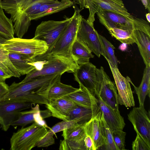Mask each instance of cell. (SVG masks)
Masks as SVG:
<instances>
[{"label": "cell", "mask_w": 150, "mask_h": 150, "mask_svg": "<svg viewBox=\"0 0 150 150\" xmlns=\"http://www.w3.org/2000/svg\"><path fill=\"white\" fill-rule=\"evenodd\" d=\"M0 0V36L7 40L14 38V30L13 22L5 14Z\"/></svg>", "instance_id": "obj_27"}, {"label": "cell", "mask_w": 150, "mask_h": 150, "mask_svg": "<svg viewBox=\"0 0 150 150\" xmlns=\"http://www.w3.org/2000/svg\"><path fill=\"white\" fill-rule=\"evenodd\" d=\"M135 43L146 66H150V36L139 30H134Z\"/></svg>", "instance_id": "obj_24"}, {"label": "cell", "mask_w": 150, "mask_h": 150, "mask_svg": "<svg viewBox=\"0 0 150 150\" xmlns=\"http://www.w3.org/2000/svg\"><path fill=\"white\" fill-rule=\"evenodd\" d=\"M84 125L76 124L74 126L63 131L59 149L63 150H86L84 139L86 134Z\"/></svg>", "instance_id": "obj_14"}, {"label": "cell", "mask_w": 150, "mask_h": 150, "mask_svg": "<svg viewBox=\"0 0 150 150\" xmlns=\"http://www.w3.org/2000/svg\"><path fill=\"white\" fill-rule=\"evenodd\" d=\"M102 52V55L109 60L116 67L118 68V61L115 56L113 45L105 37L99 34Z\"/></svg>", "instance_id": "obj_30"}, {"label": "cell", "mask_w": 150, "mask_h": 150, "mask_svg": "<svg viewBox=\"0 0 150 150\" xmlns=\"http://www.w3.org/2000/svg\"><path fill=\"white\" fill-rule=\"evenodd\" d=\"M72 57L79 65L87 63L94 56L86 46L75 39L71 48Z\"/></svg>", "instance_id": "obj_26"}, {"label": "cell", "mask_w": 150, "mask_h": 150, "mask_svg": "<svg viewBox=\"0 0 150 150\" xmlns=\"http://www.w3.org/2000/svg\"><path fill=\"white\" fill-rule=\"evenodd\" d=\"M33 103L4 99L0 100V125L6 131L11 124L18 118L20 112L32 108Z\"/></svg>", "instance_id": "obj_11"}, {"label": "cell", "mask_w": 150, "mask_h": 150, "mask_svg": "<svg viewBox=\"0 0 150 150\" xmlns=\"http://www.w3.org/2000/svg\"><path fill=\"white\" fill-rule=\"evenodd\" d=\"M76 105L91 109L97 114L100 112L98 99L85 88L79 86L77 91L66 96Z\"/></svg>", "instance_id": "obj_18"}, {"label": "cell", "mask_w": 150, "mask_h": 150, "mask_svg": "<svg viewBox=\"0 0 150 150\" xmlns=\"http://www.w3.org/2000/svg\"><path fill=\"white\" fill-rule=\"evenodd\" d=\"M6 99L27 102L34 104L46 105L48 103V100L42 96L33 92L24 93Z\"/></svg>", "instance_id": "obj_33"}, {"label": "cell", "mask_w": 150, "mask_h": 150, "mask_svg": "<svg viewBox=\"0 0 150 150\" xmlns=\"http://www.w3.org/2000/svg\"><path fill=\"white\" fill-rule=\"evenodd\" d=\"M146 16L147 21L149 23H150V13H148L146 14Z\"/></svg>", "instance_id": "obj_44"}, {"label": "cell", "mask_w": 150, "mask_h": 150, "mask_svg": "<svg viewBox=\"0 0 150 150\" xmlns=\"http://www.w3.org/2000/svg\"><path fill=\"white\" fill-rule=\"evenodd\" d=\"M45 105L52 116L65 121L70 120L71 112L76 105L65 96L50 100Z\"/></svg>", "instance_id": "obj_17"}, {"label": "cell", "mask_w": 150, "mask_h": 150, "mask_svg": "<svg viewBox=\"0 0 150 150\" xmlns=\"http://www.w3.org/2000/svg\"><path fill=\"white\" fill-rule=\"evenodd\" d=\"M100 110L104 119L112 132L118 130H123L125 125L123 117L120 111L113 109L104 103L99 95L96 96Z\"/></svg>", "instance_id": "obj_19"}, {"label": "cell", "mask_w": 150, "mask_h": 150, "mask_svg": "<svg viewBox=\"0 0 150 150\" xmlns=\"http://www.w3.org/2000/svg\"><path fill=\"white\" fill-rule=\"evenodd\" d=\"M9 52L0 43V61L11 71L13 77H19L21 75L11 63L8 57Z\"/></svg>", "instance_id": "obj_34"}, {"label": "cell", "mask_w": 150, "mask_h": 150, "mask_svg": "<svg viewBox=\"0 0 150 150\" xmlns=\"http://www.w3.org/2000/svg\"><path fill=\"white\" fill-rule=\"evenodd\" d=\"M102 112L100 111L89 121L84 125L86 134L92 139L96 150L103 146L104 138L103 135L100 119Z\"/></svg>", "instance_id": "obj_20"}, {"label": "cell", "mask_w": 150, "mask_h": 150, "mask_svg": "<svg viewBox=\"0 0 150 150\" xmlns=\"http://www.w3.org/2000/svg\"><path fill=\"white\" fill-rule=\"evenodd\" d=\"M128 118L132 123L137 133L150 144V112H147L144 105L134 107L128 114Z\"/></svg>", "instance_id": "obj_15"}, {"label": "cell", "mask_w": 150, "mask_h": 150, "mask_svg": "<svg viewBox=\"0 0 150 150\" xmlns=\"http://www.w3.org/2000/svg\"><path fill=\"white\" fill-rule=\"evenodd\" d=\"M34 65L40 67L35 68L27 74L20 82L24 83L39 77L53 75H62L66 72L74 73L79 65L71 56L59 54L47 55L33 59Z\"/></svg>", "instance_id": "obj_1"}, {"label": "cell", "mask_w": 150, "mask_h": 150, "mask_svg": "<svg viewBox=\"0 0 150 150\" xmlns=\"http://www.w3.org/2000/svg\"><path fill=\"white\" fill-rule=\"evenodd\" d=\"M3 46L9 53H17L27 55L32 58L45 53L48 47L44 41L35 39L14 38L7 40Z\"/></svg>", "instance_id": "obj_8"}, {"label": "cell", "mask_w": 150, "mask_h": 150, "mask_svg": "<svg viewBox=\"0 0 150 150\" xmlns=\"http://www.w3.org/2000/svg\"><path fill=\"white\" fill-rule=\"evenodd\" d=\"M129 80L134 87L138 97L139 105H144L146 96L150 97V66H146L141 83L138 87L134 85L129 78Z\"/></svg>", "instance_id": "obj_25"}, {"label": "cell", "mask_w": 150, "mask_h": 150, "mask_svg": "<svg viewBox=\"0 0 150 150\" xmlns=\"http://www.w3.org/2000/svg\"><path fill=\"white\" fill-rule=\"evenodd\" d=\"M54 134L48 130L38 142L36 146L38 147H48L55 143Z\"/></svg>", "instance_id": "obj_37"}, {"label": "cell", "mask_w": 150, "mask_h": 150, "mask_svg": "<svg viewBox=\"0 0 150 150\" xmlns=\"http://www.w3.org/2000/svg\"><path fill=\"white\" fill-rule=\"evenodd\" d=\"M0 68L11 77L13 76V74L0 61Z\"/></svg>", "instance_id": "obj_42"}, {"label": "cell", "mask_w": 150, "mask_h": 150, "mask_svg": "<svg viewBox=\"0 0 150 150\" xmlns=\"http://www.w3.org/2000/svg\"></svg>", "instance_id": "obj_47"}, {"label": "cell", "mask_w": 150, "mask_h": 150, "mask_svg": "<svg viewBox=\"0 0 150 150\" xmlns=\"http://www.w3.org/2000/svg\"><path fill=\"white\" fill-rule=\"evenodd\" d=\"M100 122L102 132L104 138L103 145L104 146L105 149L119 150L114 141L112 132L105 122L102 112Z\"/></svg>", "instance_id": "obj_32"}, {"label": "cell", "mask_w": 150, "mask_h": 150, "mask_svg": "<svg viewBox=\"0 0 150 150\" xmlns=\"http://www.w3.org/2000/svg\"><path fill=\"white\" fill-rule=\"evenodd\" d=\"M8 87L5 82H0V100L8 92Z\"/></svg>", "instance_id": "obj_40"}, {"label": "cell", "mask_w": 150, "mask_h": 150, "mask_svg": "<svg viewBox=\"0 0 150 150\" xmlns=\"http://www.w3.org/2000/svg\"><path fill=\"white\" fill-rule=\"evenodd\" d=\"M96 12L99 22L105 28L115 27L129 31L139 30L150 36V23L143 19L134 16L129 18L100 8Z\"/></svg>", "instance_id": "obj_2"}, {"label": "cell", "mask_w": 150, "mask_h": 150, "mask_svg": "<svg viewBox=\"0 0 150 150\" xmlns=\"http://www.w3.org/2000/svg\"><path fill=\"white\" fill-rule=\"evenodd\" d=\"M84 141L86 150H96L93 141L89 135L86 134Z\"/></svg>", "instance_id": "obj_39"}, {"label": "cell", "mask_w": 150, "mask_h": 150, "mask_svg": "<svg viewBox=\"0 0 150 150\" xmlns=\"http://www.w3.org/2000/svg\"><path fill=\"white\" fill-rule=\"evenodd\" d=\"M137 135L135 139L132 142L133 150H150V144L147 143L139 134Z\"/></svg>", "instance_id": "obj_38"}, {"label": "cell", "mask_w": 150, "mask_h": 150, "mask_svg": "<svg viewBox=\"0 0 150 150\" xmlns=\"http://www.w3.org/2000/svg\"><path fill=\"white\" fill-rule=\"evenodd\" d=\"M47 128L34 122L14 132L10 139L11 150H30L47 132Z\"/></svg>", "instance_id": "obj_4"}, {"label": "cell", "mask_w": 150, "mask_h": 150, "mask_svg": "<svg viewBox=\"0 0 150 150\" xmlns=\"http://www.w3.org/2000/svg\"><path fill=\"white\" fill-rule=\"evenodd\" d=\"M61 76H59L47 89L40 95L49 101L65 96L78 90L70 85L61 83Z\"/></svg>", "instance_id": "obj_21"}, {"label": "cell", "mask_w": 150, "mask_h": 150, "mask_svg": "<svg viewBox=\"0 0 150 150\" xmlns=\"http://www.w3.org/2000/svg\"><path fill=\"white\" fill-rule=\"evenodd\" d=\"M76 39L98 57L102 55L99 34L94 25H91L82 16L79 21Z\"/></svg>", "instance_id": "obj_10"}, {"label": "cell", "mask_w": 150, "mask_h": 150, "mask_svg": "<svg viewBox=\"0 0 150 150\" xmlns=\"http://www.w3.org/2000/svg\"><path fill=\"white\" fill-rule=\"evenodd\" d=\"M106 28L112 36L122 43L129 45L135 43L134 30L129 31L115 27Z\"/></svg>", "instance_id": "obj_29"}, {"label": "cell", "mask_w": 150, "mask_h": 150, "mask_svg": "<svg viewBox=\"0 0 150 150\" xmlns=\"http://www.w3.org/2000/svg\"><path fill=\"white\" fill-rule=\"evenodd\" d=\"M73 7L74 13L66 28L45 53L35 58H42L52 54L72 56L71 48L76 39L79 21L82 16L80 13L82 10L74 5Z\"/></svg>", "instance_id": "obj_3"}, {"label": "cell", "mask_w": 150, "mask_h": 150, "mask_svg": "<svg viewBox=\"0 0 150 150\" xmlns=\"http://www.w3.org/2000/svg\"><path fill=\"white\" fill-rule=\"evenodd\" d=\"M96 113L92 110L77 105L70 114V120H76L79 124L83 125L94 117Z\"/></svg>", "instance_id": "obj_28"}, {"label": "cell", "mask_w": 150, "mask_h": 150, "mask_svg": "<svg viewBox=\"0 0 150 150\" xmlns=\"http://www.w3.org/2000/svg\"><path fill=\"white\" fill-rule=\"evenodd\" d=\"M7 40L2 37L0 36V43L1 44L4 43Z\"/></svg>", "instance_id": "obj_45"}, {"label": "cell", "mask_w": 150, "mask_h": 150, "mask_svg": "<svg viewBox=\"0 0 150 150\" xmlns=\"http://www.w3.org/2000/svg\"><path fill=\"white\" fill-rule=\"evenodd\" d=\"M73 74L79 86L85 88L95 96L99 95L100 82L95 65L89 62L79 65Z\"/></svg>", "instance_id": "obj_12"}, {"label": "cell", "mask_w": 150, "mask_h": 150, "mask_svg": "<svg viewBox=\"0 0 150 150\" xmlns=\"http://www.w3.org/2000/svg\"><path fill=\"white\" fill-rule=\"evenodd\" d=\"M148 5L149 6H150V0H147Z\"/></svg>", "instance_id": "obj_46"}, {"label": "cell", "mask_w": 150, "mask_h": 150, "mask_svg": "<svg viewBox=\"0 0 150 150\" xmlns=\"http://www.w3.org/2000/svg\"><path fill=\"white\" fill-rule=\"evenodd\" d=\"M11 77L0 68V82H5V80Z\"/></svg>", "instance_id": "obj_41"}, {"label": "cell", "mask_w": 150, "mask_h": 150, "mask_svg": "<svg viewBox=\"0 0 150 150\" xmlns=\"http://www.w3.org/2000/svg\"><path fill=\"white\" fill-rule=\"evenodd\" d=\"M72 18L59 21H42L36 27L33 38L44 41L50 48L66 28Z\"/></svg>", "instance_id": "obj_9"}, {"label": "cell", "mask_w": 150, "mask_h": 150, "mask_svg": "<svg viewBox=\"0 0 150 150\" xmlns=\"http://www.w3.org/2000/svg\"><path fill=\"white\" fill-rule=\"evenodd\" d=\"M39 104H37L29 111H21L18 119L13 122L11 126H20L24 127L28 125L35 122V116L36 113L40 110Z\"/></svg>", "instance_id": "obj_31"}, {"label": "cell", "mask_w": 150, "mask_h": 150, "mask_svg": "<svg viewBox=\"0 0 150 150\" xmlns=\"http://www.w3.org/2000/svg\"><path fill=\"white\" fill-rule=\"evenodd\" d=\"M61 75L54 74L40 77L24 83L14 82L9 86L8 92L1 100L28 93L40 95L47 89Z\"/></svg>", "instance_id": "obj_5"}, {"label": "cell", "mask_w": 150, "mask_h": 150, "mask_svg": "<svg viewBox=\"0 0 150 150\" xmlns=\"http://www.w3.org/2000/svg\"><path fill=\"white\" fill-rule=\"evenodd\" d=\"M73 1L74 4L79 5L80 9H88L89 15L87 20L92 25H94L95 14L98 8L129 18L134 17L128 12L122 0H74Z\"/></svg>", "instance_id": "obj_7"}, {"label": "cell", "mask_w": 150, "mask_h": 150, "mask_svg": "<svg viewBox=\"0 0 150 150\" xmlns=\"http://www.w3.org/2000/svg\"><path fill=\"white\" fill-rule=\"evenodd\" d=\"M143 5L147 9L149 13L150 12V7L148 5L147 0H140Z\"/></svg>", "instance_id": "obj_43"}, {"label": "cell", "mask_w": 150, "mask_h": 150, "mask_svg": "<svg viewBox=\"0 0 150 150\" xmlns=\"http://www.w3.org/2000/svg\"><path fill=\"white\" fill-rule=\"evenodd\" d=\"M112 132L114 141L118 150H126L125 148L126 133L121 130H116Z\"/></svg>", "instance_id": "obj_35"}, {"label": "cell", "mask_w": 150, "mask_h": 150, "mask_svg": "<svg viewBox=\"0 0 150 150\" xmlns=\"http://www.w3.org/2000/svg\"><path fill=\"white\" fill-rule=\"evenodd\" d=\"M105 59L109 64L115 81L118 93L119 104L126 107H134L135 102L129 80V77L123 76L118 68L115 67L109 60Z\"/></svg>", "instance_id": "obj_13"}, {"label": "cell", "mask_w": 150, "mask_h": 150, "mask_svg": "<svg viewBox=\"0 0 150 150\" xmlns=\"http://www.w3.org/2000/svg\"><path fill=\"white\" fill-rule=\"evenodd\" d=\"M76 124H77V121L74 119L68 121L62 120V121L55 124L50 128L48 131L54 134L57 132L71 127Z\"/></svg>", "instance_id": "obj_36"}, {"label": "cell", "mask_w": 150, "mask_h": 150, "mask_svg": "<svg viewBox=\"0 0 150 150\" xmlns=\"http://www.w3.org/2000/svg\"><path fill=\"white\" fill-rule=\"evenodd\" d=\"M71 0H61V1L45 4L34 13L31 16L30 20H36L45 16L58 12L70 7L74 4Z\"/></svg>", "instance_id": "obj_22"}, {"label": "cell", "mask_w": 150, "mask_h": 150, "mask_svg": "<svg viewBox=\"0 0 150 150\" xmlns=\"http://www.w3.org/2000/svg\"><path fill=\"white\" fill-rule=\"evenodd\" d=\"M97 74L100 83L98 95L104 103L115 110L119 111L117 90L114 83L111 80L102 67L97 68Z\"/></svg>", "instance_id": "obj_16"}, {"label": "cell", "mask_w": 150, "mask_h": 150, "mask_svg": "<svg viewBox=\"0 0 150 150\" xmlns=\"http://www.w3.org/2000/svg\"><path fill=\"white\" fill-rule=\"evenodd\" d=\"M8 57L12 64L21 75L27 74L35 68L33 59L29 56L17 53H9Z\"/></svg>", "instance_id": "obj_23"}, {"label": "cell", "mask_w": 150, "mask_h": 150, "mask_svg": "<svg viewBox=\"0 0 150 150\" xmlns=\"http://www.w3.org/2000/svg\"><path fill=\"white\" fill-rule=\"evenodd\" d=\"M33 0H2L1 5L6 13L11 16L13 23L14 34L22 38L27 32L30 23L25 19L23 12L26 7Z\"/></svg>", "instance_id": "obj_6"}]
</instances>
